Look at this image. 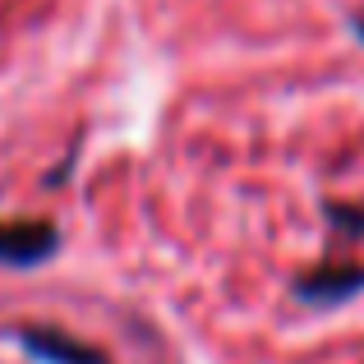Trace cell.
Masks as SVG:
<instances>
[{
    "mask_svg": "<svg viewBox=\"0 0 364 364\" xmlns=\"http://www.w3.org/2000/svg\"><path fill=\"white\" fill-rule=\"evenodd\" d=\"M350 28H355V37L364 42V14H355V23H350Z\"/></svg>",
    "mask_w": 364,
    "mask_h": 364,
    "instance_id": "5b68a950",
    "label": "cell"
},
{
    "mask_svg": "<svg viewBox=\"0 0 364 364\" xmlns=\"http://www.w3.org/2000/svg\"><path fill=\"white\" fill-rule=\"evenodd\" d=\"M328 222L337 235L346 240H360L364 235V208H350V203H328Z\"/></svg>",
    "mask_w": 364,
    "mask_h": 364,
    "instance_id": "277c9868",
    "label": "cell"
},
{
    "mask_svg": "<svg viewBox=\"0 0 364 364\" xmlns=\"http://www.w3.org/2000/svg\"><path fill=\"white\" fill-rule=\"evenodd\" d=\"M60 249V231L51 222H0V267H37Z\"/></svg>",
    "mask_w": 364,
    "mask_h": 364,
    "instance_id": "6da1fadb",
    "label": "cell"
},
{
    "mask_svg": "<svg viewBox=\"0 0 364 364\" xmlns=\"http://www.w3.org/2000/svg\"><path fill=\"white\" fill-rule=\"evenodd\" d=\"M364 291V263H318L295 282V300L304 304H346Z\"/></svg>",
    "mask_w": 364,
    "mask_h": 364,
    "instance_id": "7a4b0ae2",
    "label": "cell"
},
{
    "mask_svg": "<svg viewBox=\"0 0 364 364\" xmlns=\"http://www.w3.org/2000/svg\"><path fill=\"white\" fill-rule=\"evenodd\" d=\"M23 341L28 350H33L42 364H107V355H97L92 346H83V341H74V337H65V332H46V328H33V332H23Z\"/></svg>",
    "mask_w": 364,
    "mask_h": 364,
    "instance_id": "3957f363",
    "label": "cell"
}]
</instances>
